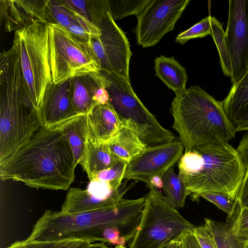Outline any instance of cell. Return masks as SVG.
Instances as JSON below:
<instances>
[{
  "label": "cell",
  "mask_w": 248,
  "mask_h": 248,
  "mask_svg": "<svg viewBox=\"0 0 248 248\" xmlns=\"http://www.w3.org/2000/svg\"><path fill=\"white\" fill-rule=\"evenodd\" d=\"M69 94L73 108L78 115L87 114L96 105L82 76L70 78Z\"/></svg>",
  "instance_id": "25"
},
{
  "label": "cell",
  "mask_w": 248,
  "mask_h": 248,
  "mask_svg": "<svg viewBox=\"0 0 248 248\" xmlns=\"http://www.w3.org/2000/svg\"><path fill=\"white\" fill-rule=\"evenodd\" d=\"M92 242L87 239H66L54 248H82Z\"/></svg>",
  "instance_id": "39"
},
{
  "label": "cell",
  "mask_w": 248,
  "mask_h": 248,
  "mask_svg": "<svg viewBox=\"0 0 248 248\" xmlns=\"http://www.w3.org/2000/svg\"><path fill=\"white\" fill-rule=\"evenodd\" d=\"M75 159L60 125L41 127L29 142L0 163V177L36 188L66 190L75 179Z\"/></svg>",
  "instance_id": "1"
},
{
  "label": "cell",
  "mask_w": 248,
  "mask_h": 248,
  "mask_svg": "<svg viewBox=\"0 0 248 248\" xmlns=\"http://www.w3.org/2000/svg\"><path fill=\"white\" fill-rule=\"evenodd\" d=\"M107 143L118 159L127 162L147 147L135 131L122 123L115 136Z\"/></svg>",
  "instance_id": "19"
},
{
  "label": "cell",
  "mask_w": 248,
  "mask_h": 248,
  "mask_svg": "<svg viewBox=\"0 0 248 248\" xmlns=\"http://www.w3.org/2000/svg\"><path fill=\"white\" fill-rule=\"evenodd\" d=\"M87 116L88 140L93 142L107 143L115 136L122 124L109 102L95 105Z\"/></svg>",
  "instance_id": "17"
},
{
  "label": "cell",
  "mask_w": 248,
  "mask_h": 248,
  "mask_svg": "<svg viewBox=\"0 0 248 248\" xmlns=\"http://www.w3.org/2000/svg\"><path fill=\"white\" fill-rule=\"evenodd\" d=\"M49 61L53 83L98 73L100 69L87 44L75 39L63 27L48 24Z\"/></svg>",
  "instance_id": "9"
},
{
  "label": "cell",
  "mask_w": 248,
  "mask_h": 248,
  "mask_svg": "<svg viewBox=\"0 0 248 248\" xmlns=\"http://www.w3.org/2000/svg\"><path fill=\"white\" fill-rule=\"evenodd\" d=\"M244 165L248 170V133L244 135L236 149Z\"/></svg>",
  "instance_id": "38"
},
{
  "label": "cell",
  "mask_w": 248,
  "mask_h": 248,
  "mask_svg": "<svg viewBox=\"0 0 248 248\" xmlns=\"http://www.w3.org/2000/svg\"><path fill=\"white\" fill-rule=\"evenodd\" d=\"M190 0H151L137 16L136 34L143 47L155 45L181 16Z\"/></svg>",
  "instance_id": "11"
},
{
  "label": "cell",
  "mask_w": 248,
  "mask_h": 248,
  "mask_svg": "<svg viewBox=\"0 0 248 248\" xmlns=\"http://www.w3.org/2000/svg\"><path fill=\"white\" fill-rule=\"evenodd\" d=\"M225 39L232 68V84L248 69V0H230Z\"/></svg>",
  "instance_id": "13"
},
{
  "label": "cell",
  "mask_w": 248,
  "mask_h": 248,
  "mask_svg": "<svg viewBox=\"0 0 248 248\" xmlns=\"http://www.w3.org/2000/svg\"><path fill=\"white\" fill-rule=\"evenodd\" d=\"M66 30L75 39L85 44L101 34L100 28L85 17Z\"/></svg>",
  "instance_id": "31"
},
{
  "label": "cell",
  "mask_w": 248,
  "mask_h": 248,
  "mask_svg": "<svg viewBox=\"0 0 248 248\" xmlns=\"http://www.w3.org/2000/svg\"><path fill=\"white\" fill-rule=\"evenodd\" d=\"M13 40L17 45L27 99L38 110L46 89L53 83L48 24L36 22L16 30Z\"/></svg>",
  "instance_id": "6"
},
{
  "label": "cell",
  "mask_w": 248,
  "mask_h": 248,
  "mask_svg": "<svg viewBox=\"0 0 248 248\" xmlns=\"http://www.w3.org/2000/svg\"><path fill=\"white\" fill-rule=\"evenodd\" d=\"M47 2L48 0H0L1 19L6 31H15L36 22L47 24Z\"/></svg>",
  "instance_id": "15"
},
{
  "label": "cell",
  "mask_w": 248,
  "mask_h": 248,
  "mask_svg": "<svg viewBox=\"0 0 248 248\" xmlns=\"http://www.w3.org/2000/svg\"><path fill=\"white\" fill-rule=\"evenodd\" d=\"M182 248H202L193 232H189L180 238Z\"/></svg>",
  "instance_id": "40"
},
{
  "label": "cell",
  "mask_w": 248,
  "mask_h": 248,
  "mask_svg": "<svg viewBox=\"0 0 248 248\" xmlns=\"http://www.w3.org/2000/svg\"><path fill=\"white\" fill-rule=\"evenodd\" d=\"M77 14L98 27L102 18L109 12L108 0H62Z\"/></svg>",
  "instance_id": "22"
},
{
  "label": "cell",
  "mask_w": 248,
  "mask_h": 248,
  "mask_svg": "<svg viewBox=\"0 0 248 248\" xmlns=\"http://www.w3.org/2000/svg\"><path fill=\"white\" fill-rule=\"evenodd\" d=\"M144 202V197H142L123 199L113 206L81 212L46 210L33 225L28 238L42 241L80 239L105 243L103 231L116 228L131 241L138 231Z\"/></svg>",
  "instance_id": "2"
},
{
  "label": "cell",
  "mask_w": 248,
  "mask_h": 248,
  "mask_svg": "<svg viewBox=\"0 0 248 248\" xmlns=\"http://www.w3.org/2000/svg\"><path fill=\"white\" fill-rule=\"evenodd\" d=\"M119 160L107 143H95L88 140L85 154L79 164L90 181L96 173L110 168Z\"/></svg>",
  "instance_id": "18"
},
{
  "label": "cell",
  "mask_w": 248,
  "mask_h": 248,
  "mask_svg": "<svg viewBox=\"0 0 248 248\" xmlns=\"http://www.w3.org/2000/svg\"><path fill=\"white\" fill-rule=\"evenodd\" d=\"M146 186L149 189L162 188L163 186L162 177L159 175L152 176L150 178L149 183Z\"/></svg>",
  "instance_id": "41"
},
{
  "label": "cell",
  "mask_w": 248,
  "mask_h": 248,
  "mask_svg": "<svg viewBox=\"0 0 248 248\" xmlns=\"http://www.w3.org/2000/svg\"><path fill=\"white\" fill-rule=\"evenodd\" d=\"M155 69L156 76L175 94L186 90L188 77L186 69L174 57H156Z\"/></svg>",
  "instance_id": "21"
},
{
  "label": "cell",
  "mask_w": 248,
  "mask_h": 248,
  "mask_svg": "<svg viewBox=\"0 0 248 248\" xmlns=\"http://www.w3.org/2000/svg\"><path fill=\"white\" fill-rule=\"evenodd\" d=\"M41 127L27 99L17 45L0 55V163L27 143Z\"/></svg>",
  "instance_id": "3"
},
{
  "label": "cell",
  "mask_w": 248,
  "mask_h": 248,
  "mask_svg": "<svg viewBox=\"0 0 248 248\" xmlns=\"http://www.w3.org/2000/svg\"><path fill=\"white\" fill-rule=\"evenodd\" d=\"M104 75L107 79L109 103L121 122L135 131L147 146L160 145L176 139L144 106L129 80L112 72H104Z\"/></svg>",
  "instance_id": "8"
},
{
  "label": "cell",
  "mask_w": 248,
  "mask_h": 248,
  "mask_svg": "<svg viewBox=\"0 0 248 248\" xmlns=\"http://www.w3.org/2000/svg\"><path fill=\"white\" fill-rule=\"evenodd\" d=\"M204 226L212 236L217 248H242L241 243L232 233L227 222L216 221L205 218Z\"/></svg>",
  "instance_id": "26"
},
{
  "label": "cell",
  "mask_w": 248,
  "mask_h": 248,
  "mask_svg": "<svg viewBox=\"0 0 248 248\" xmlns=\"http://www.w3.org/2000/svg\"><path fill=\"white\" fill-rule=\"evenodd\" d=\"M211 16H209L203 18L188 30L180 33L176 37L175 41L178 43L184 44L190 39L202 38L207 35H211Z\"/></svg>",
  "instance_id": "33"
},
{
  "label": "cell",
  "mask_w": 248,
  "mask_h": 248,
  "mask_svg": "<svg viewBox=\"0 0 248 248\" xmlns=\"http://www.w3.org/2000/svg\"><path fill=\"white\" fill-rule=\"evenodd\" d=\"M194 234L202 248H217L212 236L204 225L197 226Z\"/></svg>",
  "instance_id": "36"
},
{
  "label": "cell",
  "mask_w": 248,
  "mask_h": 248,
  "mask_svg": "<svg viewBox=\"0 0 248 248\" xmlns=\"http://www.w3.org/2000/svg\"><path fill=\"white\" fill-rule=\"evenodd\" d=\"M82 77L95 104L103 105L109 102V94L106 89L107 79L100 71Z\"/></svg>",
  "instance_id": "29"
},
{
  "label": "cell",
  "mask_w": 248,
  "mask_h": 248,
  "mask_svg": "<svg viewBox=\"0 0 248 248\" xmlns=\"http://www.w3.org/2000/svg\"><path fill=\"white\" fill-rule=\"evenodd\" d=\"M202 157L196 172L180 177L188 196L198 202L201 193H225L235 200L246 169L236 149L227 141H217L193 148Z\"/></svg>",
  "instance_id": "5"
},
{
  "label": "cell",
  "mask_w": 248,
  "mask_h": 248,
  "mask_svg": "<svg viewBox=\"0 0 248 248\" xmlns=\"http://www.w3.org/2000/svg\"><path fill=\"white\" fill-rule=\"evenodd\" d=\"M143 214L129 248H162L193 232L196 226L183 217L156 188L144 197Z\"/></svg>",
  "instance_id": "7"
},
{
  "label": "cell",
  "mask_w": 248,
  "mask_h": 248,
  "mask_svg": "<svg viewBox=\"0 0 248 248\" xmlns=\"http://www.w3.org/2000/svg\"><path fill=\"white\" fill-rule=\"evenodd\" d=\"M82 248H109L105 243L101 242L98 243H90L88 245Z\"/></svg>",
  "instance_id": "42"
},
{
  "label": "cell",
  "mask_w": 248,
  "mask_h": 248,
  "mask_svg": "<svg viewBox=\"0 0 248 248\" xmlns=\"http://www.w3.org/2000/svg\"><path fill=\"white\" fill-rule=\"evenodd\" d=\"M211 34L217 46L220 58V63L224 74L232 77V68L228 49L225 31L221 23L215 17L211 16Z\"/></svg>",
  "instance_id": "27"
},
{
  "label": "cell",
  "mask_w": 248,
  "mask_h": 248,
  "mask_svg": "<svg viewBox=\"0 0 248 248\" xmlns=\"http://www.w3.org/2000/svg\"><path fill=\"white\" fill-rule=\"evenodd\" d=\"M242 248H248V243L244 244V245H243Z\"/></svg>",
  "instance_id": "44"
},
{
  "label": "cell",
  "mask_w": 248,
  "mask_h": 248,
  "mask_svg": "<svg viewBox=\"0 0 248 248\" xmlns=\"http://www.w3.org/2000/svg\"><path fill=\"white\" fill-rule=\"evenodd\" d=\"M162 180V189L168 202L175 208H183L188 195L179 174L174 172V166L167 171Z\"/></svg>",
  "instance_id": "23"
},
{
  "label": "cell",
  "mask_w": 248,
  "mask_h": 248,
  "mask_svg": "<svg viewBox=\"0 0 248 248\" xmlns=\"http://www.w3.org/2000/svg\"><path fill=\"white\" fill-rule=\"evenodd\" d=\"M235 202L241 208H248V170H246Z\"/></svg>",
  "instance_id": "37"
},
{
  "label": "cell",
  "mask_w": 248,
  "mask_h": 248,
  "mask_svg": "<svg viewBox=\"0 0 248 248\" xmlns=\"http://www.w3.org/2000/svg\"><path fill=\"white\" fill-rule=\"evenodd\" d=\"M184 148L179 139L160 145L147 146L127 163L124 175L127 181L134 180L148 184L151 177H162L180 160Z\"/></svg>",
  "instance_id": "12"
},
{
  "label": "cell",
  "mask_w": 248,
  "mask_h": 248,
  "mask_svg": "<svg viewBox=\"0 0 248 248\" xmlns=\"http://www.w3.org/2000/svg\"><path fill=\"white\" fill-rule=\"evenodd\" d=\"M60 125L71 146L76 167L85 154L88 140L87 114L78 115Z\"/></svg>",
  "instance_id": "20"
},
{
  "label": "cell",
  "mask_w": 248,
  "mask_h": 248,
  "mask_svg": "<svg viewBox=\"0 0 248 248\" xmlns=\"http://www.w3.org/2000/svg\"><path fill=\"white\" fill-rule=\"evenodd\" d=\"M222 102L225 113L235 132H248V69L232 84Z\"/></svg>",
  "instance_id": "16"
},
{
  "label": "cell",
  "mask_w": 248,
  "mask_h": 248,
  "mask_svg": "<svg viewBox=\"0 0 248 248\" xmlns=\"http://www.w3.org/2000/svg\"><path fill=\"white\" fill-rule=\"evenodd\" d=\"M64 240L42 241L27 238L25 240L16 241L6 248H54Z\"/></svg>",
  "instance_id": "35"
},
{
  "label": "cell",
  "mask_w": 248,
  "mask_h": 248,
  "mask_svg": "<svg viewBox=\"0 0 248 248\" xmlns=\"http://www.w3.org/2000/svg\"><path fill=\"white\" fill-rule=\"evenodd\" d=\"M98 27L101 34L87 44L100 71L114 73L130 81L129 62L132 52L125 33L118 26L109 12Z\"/></svg>",
  "instance_id": "10"
},
{
  "label": "cell",
  "mask_w": 248,
  "mask_h": 248,
  "mask_svg": "<svg viewBox=\"0 0 248 248\" xmlns=\"http://www.w3.org/2000/svg\"><path fill=\"white\" fill-rule=\"evenodd\" d=\"M162 248H182L180 240L172 242Z\"/></svg>",
  "instance_id": "43"
},
{
  "label": "cell",
  "mask_w": 248,
  "mask_h": 248,
  "mask_svg": "<svg viewBox=\"0 0 248 248\" xmlns=\"http://www.w3.org/2000/svg\"><path fill=\"white\" fill-rule=\"evenodd\" d=\"M70 79L52 83L47 88L37 110L41 127L58 125L78 115L74 110L70 98Z\"/></svg>",
  "instance_id": "14"
},
{
  "label": "cell",
  "mask_w": 248,
  "mask_h": 248,
  "mask_svg": "<svg viewBox=\"0 0 248 248\" xmlns=\"http://www.w3.org/2000/svg\"><path fill=\"white\" fill-rule=\"evenodd\" d=\"M151 0H108L109 13L115 21L139 15Z\"/></svg>",
  "instance_id": "28"
},
{
  "label": "cell",
  "mask_w": 248,
  "mask_h": 248,
  "mask_svg": "<svg viewBox=\"0 0 248 248\" xmlns=\"http://www.w3.org/2000/svg\"><path fill=\"white\" fill-rule=\"evenodd\" d=\"M226 222L241 243H248V208H241L235 202L232 213L227 217Z\"/></svg>",
  "instance_id": "30"
},
{
  "label": "cell",
  "mask_w": 248,
  "mask_h": 248,
  "mask_svg": "<svg viewBox=\"0 0 248 248\" xmlns=\"http://www.w3.org/2000/svg\"><path fill=\"white\" fill-rule=\"evenodd\" d=\"M171 103L172 127L179 135L185 151L217 141L228 142L236 133L215 99L198 86L175 94Z\"/></svg>",
  "instance_id": "4"
},
{
  "label": "cell",
  "mask_w": 248,
  "mask_h": 248,
  "mask_svg": "<svg viewBox=\"0 0 248 248\" xmlns=\"http://www.w3.org/2000/svg\"><path fill=\"white\" fill-rule=\"evenodd\" d=\"M127 163L125 161L119 160L110 168L96 173L93 179L108 182L120 187L124 179Z\"/></svg>",
  "instance_id": "32"
},
{
  "label": "cell",
  "mask_w": 248,
  "mask_h": 248,
  "mask_svg": "<svg viewBox=\"0 0 248 248\" xmlns=\"http://www.w3.org/2000/svg\"><path fill=\"white\" fill-rule=\"evenodd\" d=\"M200 197H202L213 203L219 209L226 213L227 217H229L234 209L235 200L229 195L220 192H205L201 193Z\"/></svg>",
  "instance_id": "34"
},
{
  "label": "cell",
  "mask_w": 248,
  "mask_h": 248,
  "mask_svg": "<svg viewBox=\"0 0 248 248\" xmlns=\"http://www.w3.org/2000/svg\"><path fill=\"white\" fill-rule=\"evenodd\" d=\"M46 16L48 24H58L66 29L84 17L73 11L62 0H48Z\"/></svg>",
  "instance_id": "24"
}]
</instances>
